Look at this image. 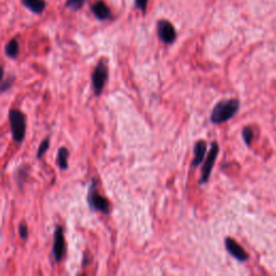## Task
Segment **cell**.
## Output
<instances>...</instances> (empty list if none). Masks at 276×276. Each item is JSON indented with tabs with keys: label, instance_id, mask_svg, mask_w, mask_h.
Segmentation results:
<instances>
[{
	"label": "cell",
	"instance_id": "1",
	"mask_svg": "<svg viewBox=\"0 0 276 276\" xmlns=\"http://www.w3.org/2000/svg\"><path fill=\"white\" fill-rule=\"evenodd\" d=\"M239 109V100L235 98L220 100L213 108L210 114V121L216 124H220L232 119Z\"/></svg>",
	"mask_w": 276,
	"mask_h": 276
},
{
	"label": "cell",
	"instance_id": "2",
	"mask_svg": "<svg viewBox=\"0 0 276 276\" xmlns=\"http://www.w3.org/2000/svg\"><path fill=\"white\" fill-rule=\"evenodd\" d=\"M87 201L90 208L94 212H99L105 215L110 214V203L109 201L100 195L97 190V182L95 179H92L91 184L89 185Z\"/></svg>",
	"mask_w": 276,
	"mask_h": 276
},
{
	"label": "cell",
	"instance_id": "3",
	"mask_svg": "<svg viewBox=\"0 0 276 276\" xmlns=\"http://www.w3.org/2000/svg\"><path fill=\"white\" fill-rule=\"evenodd\" d=\"M10 125H11V133L13 139L17 143H22L26 133V117L23 112L17 109H12L8 114Z\"/></svg>",
	"mask_w": 276,
	"mask_h": 276
},
{
	"label": "cell",
	"instance_id": "4",
	"mask_svg": "<svg viewBox=\"0 0 276 276\" xmlns=\"http://www.w3.org/2000/svg\"><path fill=\"white\" fill-rule=\"evenodd\" d=\"M108 79V65L105 58H100L92 74V87L96 96L102 94Z\"/></svg>",
	"mask_w": 276,
	"mask_h": 276
},
{
	"label": "cell",
	"instance_id": "5",
	"mask_svg": "<svg viewBox=\"0 0 276 276\" xmlns=\"http://www.w3.org/2000/svg\"><path fill=\"white\" fill-rule=\"evenodd\" d=\"M218 153H219V145L217 142H213L212 145H210V149L207 153V158L204 162L203 168H202V174H201V177L199 179L200 184H206L209 180L210 174H212L214 164H215L216 159H217Z\"/></svg>",
	"mask_w": 276,
	"mask_h": 276
},
{
	"label": "cell",
	"instance_id": "6",
	"mask_svg": "<svg viewBox=\"0 0 276 276\" xmlns=\"http://www.w3.org/2000/svg\"><path fill=\"white\" fill-rule=\"evenodd\" d=\"M65 253H66V243H65L64 230L61 225H57L54 231L53 248L51 253L55 262H61L64 258Z\"/></svg>",
	"mask_w": 276,
	"mask_h": 276
},
{
	"label": "cell",
	"instance_id": "7",
	"mask_svg": "<svg viewBox=\"0 0 276 276\" xmlns=\"http://www.w3.org/2000/svg\"><path fill=\"white\" fill-rule=\"evenodd\" d=\"M157 32L160 40L164 44H172L177 38L176 29L167 19H160L157 24Z\"/></svg>",
	"mask_w": 276,
	"mask_h": 276
},
{
	"label": "cell",
	"instance_id": "8",
	"mask_svg": "<svg viewBox=\"0 0 276 276\" xmlns=\"http://www.w3.org/2000/svg\"><path fill=\"white\" fill-rule=\"evenodd\" d=\"M224 245H225V248H227L228 250V253L231 256H233V257L237 260L240 261V262H244V261L248 259L247 253L245 252L244 248L235 239H231V238H227L224 239Z\"/></svg>",
	"mask_w": 276,
	"mask_h": 276
},
{
	"label": "cell",
	"instance_id": "9",
	"mask_svg": "<svg viewBox=\"0 0 276 276\" xmlns=\"http://www.w3.org/2000/svg\"><path fill=\"white\" fill-rule=\"evenodd\" d=\"M91 11L98 21H108V19L112 18L111 10L103 0H98V1L92 4Z\"/></svg>",
	"mask_w": 276,
	"mask_h": 276
},
{
	"label": "cell",
	"instance_id": "10",
	"mask_svg": "<svg viewBox=\"0 0 276 276\" xmlns=\"http://www.w3.org/2000/svg\"><path fill=\"white\" fill-rule=\"evenodd\" d=\"M207 150V145L204 140H199L194 146V159L192 161V167H198L200 164H202L205 158V153Z\"/></svg>",
	"mask_w": 276,
	"mask_h": 276
},
{
	"label": "cell",
	"instance_id": "11",
	"mask_svg": "<svg viewBox=\"0 0 276 276\" xmlns=\"http://www.w3.org/2000/svg\"><path fill=\"white\" fill-rule=\"evenodd\" d=\"M23 6L35 14H41L46 10V0H22Z\"/></svg>",
	"mask_w": 276,
	"mask_h": 276
},
{
	"label": "cell",
	"instance_id": "12",
	"mask_svg": "<svg viewBox=\"0 0 276 276\" xmlns=\"http://www.w3.org/2000/svg\"><path fill=\"white\" fill-rule=\"evenodd\" d=\"M18 52H19V43L17 39L10 40V41L6 44V47H4V53H6L8 57L12 59H16L18 57Z\"/></svg>",
	"mask_w": 276,
	"mask_h": 276
},
{
	"label": "cell",
	"instance_id": "13",
	"mask_svg": "<svg viewBox=\"0 0 276 276\" xmlns=\"http://www.w3.org/2000/svg\"><path fill=\"white\" fill-rule=\"evenodd\" d=\"M68 157H69V152L67 148L62 147L58 149L57 151V165L59 169L62 170H66L68 168Z\"/></svg>",
	"mask_w": 276,
	"mask_h": 276
},
{
	"label": "cell",
	"instance_id": "14",
	"mask_svg": "<svg viewBox=\"0 0 276 276\" xmlns=\"http://www.w3.org/2000/svg\"><path fill=\"white\" fill-rule=\"evenodd\" d=\"M87 0H66V7L74 10V11H78L81 9Z\"/></svg>",
	"mask_w": 276,
	"mask_h": 276
},
{
	"label": "cell",
	"instance_id": "15",
	"mask_svg": "<svg viewBox=\"0 0 276 276\" xmlns=\"http://www.w3.org/2000/svg\"><path fill=\"white\" fill-rule=\"evenodd\" d=\"M50 148V139L46 138L43 140V142L40 144V146L38 148V151H37V159H41L44 153H46Z\"/></svg>",
	"mask_w": 276,
	"mask_h": 276
},
{
	"label": "cell",
	"instance_id": "16",
	"mask_svg": "<svg viewBox=\"0 0 276 276\" xmlns=\"http://www.w3.org/2000/svg\"><path fill=\"white\" fill-rule=\"evenodd\" d=\"M242 135H243V138H244V142H245V144L247 145V146H249L250 143H252L253 138H254V133H253V130L250 129L249 128H245V129H243V133H242Z\"/></svg>",
	"mask_w": 276,
	"mask_h": 276
},
{
	"label": "cell",
	"instance_id": "17",
	"mask_svg": "<svg viewBox=\"0 0 276 276\" xmlns=\"http://www.w3.org/2000/svg\"><path fill=\"white\" fill-rule=\"evenodd\" d=\"M14 82V77H8V78H3L2 77V81H1V93H4L11 88L12 83Z\"/></svg>",
	"mask_w": 276,
	"mask_h": 276
},
{
	"label": "cell",
	"instance_id": "18",
	"mask_svg": "<svg viewBox=\"0 0 276 276\" xmlns=\"http://www.w3.org/2000/svg\"><path fill=\"white\" fill-rule=\"evenodd\" d=\"M18 235L22 239L26 240L28 239V227L25 222H22L18 225Z\"/></svg>",
	"mask_w": 276,
	"mask_h": 276
},
{
	"label": "cell",
	"instance_id": "19",
	"mask_svg": "<svg viewBox=\"0 0 276 276\" xmlns=\"http://www.w3.org/2000/svg\"><path fill=\"white\" fill-rule=\"evenodd\" d=\"M17 174H18V176H21V177H22L21 183H19V187L22 188V184L25 182V179H26V176H27L26 166H25V165H23V166L19 167V168L17 170Z\"/></svg>",
	"mask_w": 276,
	"mask_h": 276
},
{
	"label": "cell",
	"instance_id": "20",
	"mask_svg": "<svg viewBox=\"0 0 276 276\" xmlns=\"http://www.w3.org/2000/svg\"><path fill=\"white\" fill-rule=\"evenodd\" d=\"M148 1L149 0H135V6H136V8L139 9L142 12H145L146 11Z\"/></svg>",
	"mask_w": 276,
	"mask_h": 276
}]
</instances>
